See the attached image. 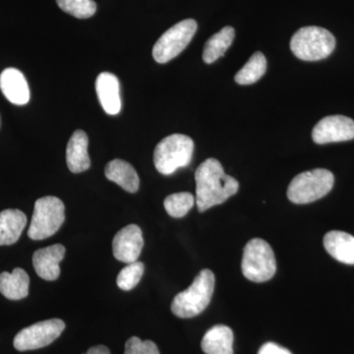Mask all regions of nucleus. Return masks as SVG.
<instances>
[{"label": "nucleus", "instance_id": "f257e3e1", "mask_svg": "<svg viewBox=\"0 0 354 354\" xmlns=\"http://www.w3.org/2000/svg\"><path fill=\"white\" fill-rule=\"evenodd\" d=\"M196 201L199 212H205L216 205L223 204L237 193L239 181L223 171V165L216 158H209L195 171Z\"/></svg>", "mask_w": 354, "mask_h": 354}, {"label": "nucleus", "instance_id": "f03ea898", "mask_svg": "<svg viewBox=\"0 0 354 354\" xmlns=\"http://www.w3.org/2000/svg\"><path fill=\"white\" fill-rule=\"evenodd\" d=\"M215 281V274L211 270H202L192 285L174 297L171 304L172 313L183 319L193 318L201 314L211 302Z\"/></svg>", "mask_w": 354, "mask_h": 354}, {"label": "nucleus", "instance_id": "7ed1b4c3", "mask_svg": "<svg viewBox=\"0 0 354 354\" xmlns=\"http://www.w3.org/2000/svg\"><path fill=\"white\" fill-rule=\"evenodd\" d=\"M194 142L189 136L172 134L158 144L153 153V164L160 174L171 176L192 160Z\"/></svg>", "mask_w": 354, "mask_h": 354}, {"label": "nucleus", "instance_id": "20e7f679", "mask_svg": "<svg viewBox=\"0 0 354 354\" xmlns=\"http://www.w3.org/2000/svg\"><path fill=\"white\" fill-rule=\"evenodd\" d=\"M335 48L332 32L321 27L310 26L298 30L290 41L295 57L305 62H317L329 57Z\"/></svg>", "mask_w": 354, "mask_h": 354}, {"label": "nucleus", "instance_id": "39448f33", "mask_svg": "<svg viewBox=\"0 0 354 354\" xmlns=\"http://www.w3.org/2000/svg\"><path fill=\"white\" fill-rule=\"evenodd\" d=\"M334 183V174L328 169L302 172L291 180L288 189V199L295 204L315 202L332 190Z\"/></svg>", "mask_w": 354, "mask_h": 354}, {"label": "nucleus", "instance_id": "423d86ee", "mask_svg": "<svg viewBox=\"0 0 354 354\" xmlns=\"http://www.w3.org/2000/svg\"><path fill=\"white\" fill-rule=\"evenodd\" d=\"M241 269L243 276L254 283L270 281L277 271L276 258L270 244L263 239H251L244 248Z\"/></svg>", "mask_w": 354, "mask_h": 354}, {"label": "nucleus", "instance_id": "0eeeda50", "mask_svg": "<svg viewBox=\"0 0 354 354\" xmlns=\"http://www.w3.org/2000/svg\"><path fill=\"white\" fill-rule=\"evenodd\" d=\"M64 204L55 196L39 198L35 203L28 235L32 241H43L57 234L64 223Z\"/></svg>", "mask_w": 354, "mask_h": 354}, {"label": "nucleus", "instance_id": "6e6552de", "mask_svg": "<svg viewBox=\"0 0 354 354\" xmlns=\"http://www.w3.org/2000/svg\"><path fill=\"white\" fill-rule=\"evenodd\" d=\"M197 31L196 21L186 19L172 26L158 39L153 48V57L158 64H167L180 55Z\"/></svg>", "mask_w": 354, "mask_h": 354}, {"label": "nucleus", "instance_id": "1a4fd4ad", "mask_svg": "<svg viewBox=\"0 0 354 354\" xmlns=\"http://www.w3.org/2000/svg\"><path fill=\"white\" fill-rule=\"evenodd\" d=\"M65 329L60 319H50L21 330L14 339V348L19 351H35L53 344Z\"/></svg>", "mask_w": 354, "mask_h": 354}, {"label": "nucleus", "instance_id": "9d476101", "mask_svg": "<svg viewBox=\"0 0 354 354\" xmlns=\"http://www.w3.org/2000/svg\"><path fill=\"white\" fill-rule=\"evenodd\" d=\"M312 138L319 145L353 140L354 120L344 115L326 116L313 128Z\"/></svg>", "mask_w": 354, "mask_h": 354}, {"label": "nucleus", "instance_id": "9b49d317", "mask_svg": "<svg viewBox=\"0 0 354 354\" xmlns=\"http://www.w3.org/2000/svg\"><path fill=\"white\" fill-rule=\"evenodd\" d=\"M143 246L141 228L136 225H129L120 230L114 236L113 256L120 262L131 264L138 260Z\"/></svg>", "mask_w": 354, "mask_h": 354}, {"label": "nucleus", "instance_id": "f8f14e48", "mask_svg": "<svg viewBox=\"0 0 354 354\" xmlns=\"http://www.w3.org/2000/svg\"><path fill=\"white\" fill-rule=\"evenodd\" d=\"M65 247L55 244L39 249L32 255V265L39 278L46 281H57L60 276L59 263L64 260Z\"/></svg>", "mask_w": 354, "mask_h": 354}, {"label": "nucleus", "instance_id": "ddd939ff", "mask_svg": "<svg viewBox=\"0 0 354 354\" xmlns=\"http://www.w3.org/2000/svg\"><path fill=\"white\" fill-rule=\"evenodd\" d=\"M0 88L7 100L16 106L30 101V88L24 74L15 68H7L0 75Z\"/></svg>", "mask_w": 354, "mask_h": 354}, {"label": "nucleus", "instance_id": "4468645a", "mask_svg": "<svg viewBox=\"0 0 354 354\" xmlns=\"http://www.w3.org/2000/svg\"><path fill=\"white\" fill-rule=\"evenodd\" d=\"M95 91L100 104L106 113L116 115L120 113V81L118 77L109 72H102L95 81Z\"/></svg>", "mask_w": 354, "mask_h": 354}, {"label": "nucleus", "instance_id": "2eb2a0df", "mask_svg": "<svg viewBox=\"0 0 354 354\" xmlns=\"http://www.w3.org/2000/svg\"><path fill=\"white\" fill-rule=\"evenodd\" d=\"M88 144L87 134L82 130H77L69 139L66 148V162L69 171L73 174H80L90 169Z\"/></svg>", "mask_w": 354, "mask_h": 354}, {"label": "nucleus", "instance_id": "dca6fc26", "mask_svg": "<svg viewBox=\"0 0 354 354\" xmlns=\"http://www.w3.org/2000/svg\"><path fill=\"white\" fill-rule=\"evenodd\" d=\"M327 252L339 262L354 265V236L346 232L333 230L324 237Z\"/></svg>", "mask_w": 354, "mask_h": 354}, {"label": "nucleus", "instance_id": "f3484780", "mask_svg": "<svg viewBox=\"0 0 354 354\" xmlns=\"http://www.w3.org/2000/svg\"><path fill=\"white\" fill-rule=\"evenodd\" d=\"M26 225L27 216L20 209L0 212V246L12 245L19 241Z\"/></svg>", "mask_w": 354, "mask_h": 354}, {"label": "nucleus", "instance_id": "a211bd4d", "mask_svg": "<svg viewBox=\"0 0 354 354\" xmlns=\"http://www.w3.org/2000/svg\"><path fill=\"white\" fill-rule=\"evenodd\" d=\"M104 174L109 180L118 184L127 192L136 193L139 189L138 174L134 167L125 160L120 158L111 160L106 165Z\"/></svg>", "mask_w": 354, "mask_h": 354}, {"label": "nucleus", "instance_id": "6ab92c4d", "mask_svg": "<svg viewBox=\"0 0 354 354\" xmlns=\"http://www.w3.org/2000/svg\"><path fill=\"white\" fill-rule=\"evenodd\" d=\"M201 346L206 354H234V333L225 325H216L203 337Z\"/></svg>", "mask_w": 354, "mask_h": 354}, {"label": "nucleus", "instance_id": "aec40b11", "mask_svg": "<svg viewBox=\"0 0 354 354\" xmlns=\"http://www.w3.org/2000/svg\"><path fill=\"white\" fill-rule=\"evenodd\" d=\"M30 278L21 268L0 274V293L10 300H20L29 295Z\"/></svg>", "mask_w": 354, "mask_h": 354}, {"label": "nucleus", "instance_id": "412c9836", "mask_svg": "<svg viewBox=\"0 0 354 354\" xmlns=\"http://www.w3.org/2000/svg\"><path fill=\"white\" fill-rule=\"evenodd\" d=\"M234 36V29L230 26L223 28L220 32L212 36L205 44L203 60L206 64H211L218 58L223 57L225 51L232 46Z\"/></svg>", "mask_w": 354, "mask_h": 354}, {"label": "nucleus", "instance_id": "4be33fe9", "mask_svg": "<svg viewBox=\"0 0 354 354\" xmlns=\"http://www.w3.org/2000/svg\"><path fill=\"white\" fill-rule=\"evenodd\" d=\"M267 71V59L260 51L249 58L239 73L235 75V82L239 85H250L259 81Z\"/></svg>", "mask_w": 354, "mask_h": 354}, {"label": "nucleus", "instance_id": "5701e85b", "mask_svg": "<svg viewBox=\"0 0 354 354\" xmlns=\"http://www.w3.org/2000/svg\"><path fill=\"white\" fill-rule=\"evenodd\" d=\"M195 202V197L191 193H174L165 198L164 206L169 216L179 218L187 215Z\"/></svg>", "mask_w": 354, "mask_h": 354}, {"label": "nucleus", "instance_id": "b1692460", "mask_svg": "<svg viewBox=\"0 0 354 354\" xmlns=\"http://www.w3.org/2000/svg\"><path fill=\"white\" fill-rule=\"evenodd\" d=\"M57 3L64 12L79 19L92 17L97 11L94 0H57Z\"/></svg>", "mask_w": 354, "mask_h": 354}, {"label": "nucleus", "instance_id": "393cba45", "mask_svg": "<svg viewBox=\"0 0 354 354\" xmlns=\"http://www.w3.org/2000/svg\"><path fill=\"white\" fill-rule=\"evenodd\" d=\"M144 271L145 266L142 262L136 261L131 264H127V267L121 270L116 279L118 288L125 291L133 290L141 281Z\"/></svg>", "mask_w": 354, "mask_h": 354}, {"label": "nucleus", "instance_id": "a878e982", "mask_svg": "<svg viewBox=\"0 0 354 354\" xmlns=\"http://www.w3.org/2000/svg\"><path fill=\"white\" fill-rule=\"evenodd\" d=\"M124 354H160V351L155 342L132 337L125 344Z\"/></svg>", "mask_w": 354, "mask_h": 354}, {"label": "nucleus", "instance_id": "bb28decb", "mask_svg": "<svg viewBox=\"0 0 354 354\" xmlns=\"http://www.w3.org/2000/svg\"><path fill=\"white\" fill-rule=\"evenodd\" d=\"M258 354H292L288 349L279 346L274 342H267L263 344Z\"/></svg>", "mask_w": 354, "mask_h": 354}, {"label": "nucleus", "instance_id": "cd10ccee", "mask_svg": "<svg viewBox=\"0 0 354 354\" xmlns=\"http://www.w3.org/2000/svg\"><path fill=\"white\" fill-rule=\"evenodd\" d=\"M84 354H111L109 349L104 346H93L88 349L87 353Z\"/></svg>", "mask_w": 354, "mask_h": 354}]
</instances>
